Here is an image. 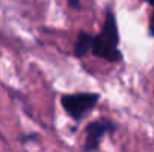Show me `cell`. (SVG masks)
Returning <instances> with one entry per match:
<instances>
[{
	"label": "cell",
	"instance_id": "6da1fadb",
	"mask_svg": "<svg viewBox=\"0 0 154 152\" xmlns=\"http://www.w3.org/2000/svg\"><path fill=\"white\" fill-rule=\"evenodd\" d=\"M118 45H120V31H118L117 16L115 12L111 7H108L102 28L97 34H94L91 54L96 58H102L108 63H121L123 52L118 49Z\"/></svg>",
	"mask_w": 154,
	"mask_h": 152
},
{
	"label": "cell",
	"instance_id": "7a4b0ae2",
	"mask_svg": "<svg viewBox=\"0 0 154 152\" xmlns=\"http://www.w3.org/2000/svg\"><path fill=\"white\" fill-rule=\"evenodd\" d=\"M99 100V93H66L61 94L60 104L72 121L81 122L90 112H93Z\"/></svg>",
	"mask_w": 154,
	"mask_h": 152
},
{
	"label": "cell",
	"instance_id": "3957f363",
	"mask_svg": "<svg viewBox=\"0 0 154 152\" xmlns=\"http://www.w3.org/2000/svg\"><path fill=\"white\" fill-rule=\"evenodd\" d=\"M117 130V124L109 118H99L90 121L85 125V142L82 146V152L99 151L100 143L106 134H112Z\"/></svg>",
	"mask_w": 154,
	"mask_h": 152
},
{
	"label": "cell",
	"instance_id": "277c9868",
	"mask_svg": "<svg viewBox=\"0 0 154 152\" xmlns=\"http://www.w3.org/2000/svg\"><path fill=\"white\" fill-rule=\"evenodd\" d=\"M93 42H94V34L79 30L73 43V55L76 58H84L88 52H91L93 49Z\"/></svg>",
	"mask_w": 154,
	"mask_h": 152
},
{
	"label": "cell",
	"instance_id": "5b68a950",
	"mask_svg": "<svg viewBox=\"0 0 154 152\" xmlns=\"http://www.w3.org/2000/svg\"><path fill=\"white\" fill-rule=\"evenodd\" d=\"M148 31H150V36L154 37V9L150 15V24H148Z\"/></svg>",
	"mask_w": 154,
	"mask_h": 152
},
{
	"label": "cell",
	"instance_id": "8992f818",
	"mask_svg": "<svg viewBox=\"0 0 154 152\" xmlns=\"http://www.w3.org/2000/svg\"><path fill=\"white\" fill-rule=\"evenodd\" d=\"M67 6L69 7H75V9H81L82 7L79 0H67Z\"/></svg>",
	"mask_w": 154,
	"mask_h": 152
},
{
	"label": "cell",
	"instance_id": "52a82bcc",
	"mask_svg": "<svg viewBox=\"0 0 154 152\" xmlns=\"http://www.w3.org/2000/svg\"><path fill=\"white\" fill-rule=\"evenodd\" d=\"M35 137H38V134H36V133H33V134H30V136H23V137H21V140H23V142H29L30 139H35Z\"/></svg>",
	"mask_w": 154,
	"mask_h": 152
},
{
	"label": "cell",
	"instance_id": "ba28073f",
	"mask_svg": "<svg viewBox=\"0 0 154 152\" xmlns=\"http://www.w3.org/2000/svg\"><path fill=\"white\" fill-rule=\"evenodd\" d=\"M148 4H150L151 7H154V1H148Z\"/></svg>",
	"mask_w": 154,
	"mask_h": 152
}]
</instances>
